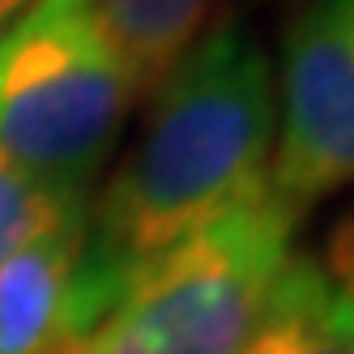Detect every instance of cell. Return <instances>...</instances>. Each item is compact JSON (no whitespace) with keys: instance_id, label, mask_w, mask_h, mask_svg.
Here are the masks:
<instances>
[{"instance_id":"1","label":"cell","mask_w":354,"mask_h":354,"mask_svg":"<svg viewBox=\"0 0 354 354\" xmlns=\"http://www.w3.org/2000/svg\"><path fill=\"white\" fill-rule=\"evenodd\" d=\"M149 94L141 137L86 209L77 337L149 261L269 188L277 90L243 21H218Z\"/></svg>"},{"instance_id":"2","label":"cell","mask_w":354,"mask_h":354,"mask_svg":"<svg viewBox=\"0 0 354 354\" xmlns=\"http://www.w3.org/2000/svg\"><path fill=\"white\" fill-rule=\"evenodd\" d=\"M295 209L273 188L149 261L56 354H239L290 261Z\"/></svg>"},{"instance_id":"3","label":"cell","mask_w":354,"mask_h":354,"mask_svg":"<svg viewBox=\"0 0 354 354\" xmlns=\"http://www.w3.org/2000/svg\"><path fill=\"white\" fill-rule=\"evenodd\" d=\"M137 98L90 0H35L0 30V154L47 184L90 192Z\"/></svg>"},{"instance_id":"4","label":"cell","mask_w":354,"mask_h":354,"mask_svg":"<svg viewBox=\"0 0 354 354\" xmlns=\"http://www.w3.org/2000/svg\"><path fill=\"white\" fill-rule=\"evenodd\" d=\"M269 188L299 214L354 184V0H303L282 35Z\"/></svg>"},{"instance_id":"5","label":"cell","mask_w":354,"mask_h":354,"mask_svg":"<svg viewBox=\"0 0 354 354\" xmlns=\"http://www.w3.org/2000/svg\"><path fill=\"white\" fill-rule=\"evenodd\" d=\"M86 218L56 226L0 265V354H56L77 337Z\"/></svg>"},{"instance_id":"6","label":"cell","mask_w":354,"mask_h":354,"mask_svg":"<svg viewBox=\"0 0 354 354\" xmlns=\"http://www.w3.org/2000/svg\"><path fill=\"white\" fill-rule=\"evenodd\" d=\"M222 5L226 0H90L137 94H149L218 26Z\"/></svg>"},{"instance_id":"7","label":"cell","mask_w":354,"mask_h":354,"mask_svg":"<svg viewBox=\"0 0 354 354\" xmlns=\"http://www.w3.org/2000/svg\"><path fill=\"white\" fill-rule=\"evenodd\" d=\"M239 354H354V320L312 257L290 252Z\"/></svg>"},{"instance_id":"8","label":"cell","mask_w":354,"mask_h":354,"mask_svg":"<svg viewBox=\"0 0 354 354\" xmlns=\"http://www.w3.org/2000/svg\"><path fill=\"white\" fill-rule=\"evenodd\" d=\"M86 209H90V192L47 184L0 154V265L17 248L35 243L39 235L68 222H82Z\"/></svg>"},{"instance_id":"9","label":"cell","mask_w":354,"mask_h":354,"mask_svg":"<svg viewBox=\"0 0 354 354\" xmlns=\"http://www.w3.org/2000/svg\"><path fill=\"white\" fill-rule=\"evenodd\" d=\"M328 290L337 295V303L346 308V316L354 320V209L337 218V226L328 231V243H324V257L316 261Z\"/></svg>"},{"instance_id":"10","label":"cell","mask_w":354,"mask_h":354,"mask_svg":"<svg viewBox=\"0 0 354 354\" xmlns=\"http://www.w3.org/2000/svg\"><path fill=\"white\" fill-rule=\"evenodd\" d=\"M30 5H35V0H0V30H9V26H13V21L26 13Z\"/></svg>"}]
</instances>
